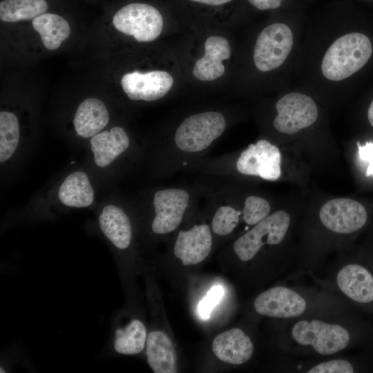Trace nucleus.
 Masks as SVG:
<instances>
[{"instance_id": "obj_8", "label": "nucleus", "mask_w": 373, "mask_h": 373, "mask_svg": "<svg viewBox=\"0 0 373 373\" xmlns=\"http://www.w3.org/2000/svg\"><path fill=\"white\" fill-rule=\"evenodd\" d=\"M291 224V216L285 211L271 213L234 241L233 252L240 262L248 263L264 245L284 243Z\"/></svg>"}, {"instance_id": "obj_28", "label": "nucleus", "mask_w": 373, "mask_h": 373, "mask_svg": "<svg viewBox=\"0 0 373 373\" xmlns=\"http://www.w3.org/2000/svg\"><path fill=\"white\" fill-rule=\"evenodd\" d=\"M271 207L268 200L260 196L251 195L245 198L242 208V221L253 227L271 213Z\"/></svg>"}, {"instance_id": "obj_29", "label": "nucleus", "mask_w": 373, "mask_h": 373, "mask_svg": "<svg viewBox=\"0 0 373 373\" xmlns=\"http://www.w3.org/2000/svg\"><path fill=\"white\" fill-rule=\"evenodd\" d=\"M224 294L221 286L212 287L207 295L200 302L198 305V313L200 316L207 319L213 307L219 303Z\"/></svg>"}, {"instance_id": "obj_14", "label": "nucleus", "mask_w": 373, "mask_h": 373, "mask_svg": "<svg viewBox=\"0 0 373 373\" xmlns=\"http://www.w3.org/2000/svg\"><path fill=\"white\" fill-rule=\"evenodd\" d=\"M173 79L163 70L146 73L137 70L124 74L121 86L128 97L134 101H155L164 97L171 90Z\"/></svg>"}, {"instance_id": "obj_6", "label": "nucleus", "mask_w": 373, "mask_h": 373, "mask_svg": "<svg viewBox=\"0 0 373 373\" xmlns=\"http://www.w3.org/2000/svg\"><path fill=\"white\" fill-rule=\"evenodd\" d=\"M372 46L360 32L338 37L325 52L321 63L323 76L331 81L343 80L362 68L371 57Z\"/></svg>"}, {"instance_id": "obj_21", "label": "nucleus", "mask_w": 373, "mask_h": 373, "mask_svg": "<svg viewBox=\"0 0 373 373\" xmlns=\"http://www.w3.org/2000/svg\"><path fill=\"white\" fill-rule=\"evenodd\" d=\"M108 121V111L104 102L99 99L90 97L79 104L73 124L79 136L90 137L99 133Z\"/></svg>"}, {"instance_id": "obj_13", "label": "nucleus", "mask_w": 373, "mask_h": 373, "mask_svg": "<svg viewBox=\"0 0 373 373\" xmlns=\"http://www.w3.org/2000/svg\"><path fill=\"white\" fill-rule=\"evenodd\" d=\"M278 115L273 124L276 130L285 134H294L313 124L318 117L314 101L300 93H289L276 104Z\"/></svg>"}, {"instance_id": "obj_15", "label": "nucleus", "mask_w": 373, "mask_h": 373, "mask_svg": "<svg viewBox=\"0 0 373 373\" xmlns=\"http://www.w3.org/2000/svg\"><path fill=\"white\" fill-rule=\"evenodd\" d=\"M211 226L195 224L188 229L180 230L173 245L174 256L183 265H193L205 260L213 246Z\"/></svg>"}, {"instance_id": "obj_7", "label": "nucleus", "mask_w": 373, "mask_h": 373, "mask_svg": "<svg viewBox=\"0 0 373 373\" xmlns=\"http://www.w3.org/2000/svg\"><path fill=\"white\" fill-rule=\"evenodd\" d=\"M205 191L187 186H169L157 190L152 199L154 216L151 231L157 235L175 231L186 213L198 204Z\"/></svg>"}, {"instance_id": "obj_34", "label": "nucleus", "mask_w": 373, "mask_h": 373, "mask_svg": "<svg viewBox=\"0 0 373 373\" xmlns=\"http://www.w3.org/2000/svg\"><path fill=\"white\" fill-rule=\"evenodd\" d=\"M361 256L373 266V254H363Z\"/></svg>"}, {"instance_id": "obj_4", "label": "nucleus", "mask_w": 373, "mask_h": 373, "mask_svg": "<svg viewBox=\"0 0 373 373\" xmlns=\"http://www.w3.org/2000/svg\"><path fill=\"white\" fill-rule=\"evenodd\" d=\"M314 283L359 312L373 315V266L361 255L329 264Z\"/></svg>"}, {"instance_id": "obj_11", "label": "nucleus", "mask_w": 373, "mask_h": 373, "mask_svg": "<svg viewBox=\"0 0 373 373\" xmlns=\"http://www.w3.org/2000/svg\"><path fill=\"white\" fill-rule=\"evenodd\" d=\"M293 46V34L285 23H272L258 35L254 50V62L258 70L268 72L280 67Z\"/></svg>"}, {"instance_id": "obj_25", "label": "nucleus", "mask_w": 373, "mask_h": 373, "mask_svg": "<svg viewBox=\"0 0 373 373\" xmlns=\"http://www.w3.org/2000/svg\"><path fill=\"white\" fill-rule=\"evenodd\" d=\"M147 336L144 324L138 319H133L124 327L115 331L114 350L120 354H139L146 346Z\"/></svg>"}, {"instance_id": "obj_27", "label": "nucleus", "mask_w": 373, "mask_h": 373, "mask_svg": "<svg viewBox=\"0 0 373 373\" xmlns=\"http://www.w3.org/2000/svg\"><path fill=\"white\" fill-rule=\"evenodd\" d=\"M19 142V126L17 116L9 111L0 113V162L10 159Z\"/></svg>"}, {"instance_id": "obj_32", "label": "nucleus", "mask_w": 373, "mask_h": 373, "mask_svg": "<svg viewBox=\"0 0 373 373\" xmlns=\"http://www.w3.org/2000/svg\"><path fill=\"white\" fill-rule=\"evenodd\" d=\"M192 1L198 2L210 6H220L228 2H230L232 0H191Z\"/></svg>"}, {"instance_id": "obj_19", "label": "nucleus", "mask_w": 373, "mask_h": 373, "mask_svg": "<svg viewBox=\"0 0 373 373\" xmlns=\"http://www.w3.org/2000/svg\"><path fill=\"white\" fill-rule=\"evenodd\" d=\"M101 231L117 249H128L132 240V227L130 218L120 207L108 204L105 206L99 217Z\"/></svg>"}, {"instance_id": "obj_12", "label": "nucleus", "mask_w": 373, "mask_h": 373, "mask_svg": "<svg viewBox=\"0 0 373 373\" xmlns=\"http://www.w3.org/2000/svg\"><path fill=\"white\" fill-rule=\"evenodd\" d=\"M283 369L285 372L300 373H355L372 370L373 363L367 356L345 354L321 357H293L285 356Z\"/></svg>"}, {"instance_id": "obj_18", "label": "nucleus", "mask_w": 373, "mask_h": 373, "mask_svg": "<svg viewBox=\"0 0 373 373\" xmlns=\"http://www.w3.org/2000/svg\"><path fill=\"white\" fill-rule=\"evenodd\" d=\"M91 150L97 166L106 167L130 146V138L126 131L120 126H115L109 131L98 133L91 137Z\"/></svg>"}, {"instance_id": "obj_2", "label": "nucleus", "mask_w": 373, "mask_h": 373, "mask_svg": "<svg viewBox=\"0 0 373 373\" xmlns=\"http://www.w3.org/2000/svg\"><path fill=\"white\" fill-rule=\"evenodd\" d=\"M226 126L224 115L218 111H204L186 117L164 147L169 173L188 169L202 159L224 133Z\"/></svg>"}, {"instance_id": "obj_1", "label": "nucleus", "mask_w": 373, "mask_h": 373, "mask_svg": "<svg viewBox=\"0 0 373 373\" xmlns=\"http://www.w3.org/2000/svg\"><path fill=\"white\" fill-rule=\"evenodd\" d=\"M347 303L287 320H276V343L285 355L321 357L373 345V324Z\"/></svg>"}, {"instance_id": "obj_33", "label": "nucleus", "mask_w": 373, "mask_h": 373, "mask_svg": "<svg viewBox=\"0 0 373 373\" xmlns=\"http://www.w3.org/2000/svg\"><path fill=\"white\" fill-rule=\"evenodd\" d=\"M367 117L370 124L373 126V100L368 108Z\"/></svg>"}, {"instance_id": "obj_16", "label": "nucleus", "mask_w": 373, "mask_h": 373, "mask_svg": "<svg viewBox=\"0 0 373 373\" xmlns=\"http://www.w3.org/2000/svg\"><path fill=\"white\" fill-rule=\"evenodd\" d=\"M212 351L219 360L238 365L247 363L252 357L254 345L242 329L233 327L215 337Z\"/></svg>"}, {"instance_id": "obj_23", "label": "nucleus", "mask_w": 373, "mask_h": 373, "mask_svg": "<svg viewBox=\"0 0 373 373\" xmlns=\"http://www.w3.org/2000/svg\"><path fill=\"white\" fill-rule=\"evenodd\" d=\"M210 202L213 206L210 225L212 232L218 236L229 235L242 220V209L228 200L224 190L211 195Z\"/></svg>"}, {"instance_id": "obj_22", "label": "nucleus", "mask_w": 373, "mask_h": 373, "mask_svg": "<svg viewBox=\"0 0 373 373\" xmlns=\"http://www.w3.org/2000/svg\"><path fill=\"white\" fill-rule=\"evenodd\" d=\"M58 198L68 207H89L93 202L94 191L88 175L79 171L68 175L59 189Z\"/></svg>"}, {"instance_id": "obj_24", "label": "nucleus", "mask_w": 373, "mask_h": 373, "mask_svg": "<svg viewBox=\"0 0 373 373\" xmlns=\"http://www.w3.org/2000/svg\"><path fill=\"white\" fill-rule=\"evenodd\" d=\"M32 24L40 35L43 45L50 50L58 48L70 32L68 21L56 14L44 13L34 19Z\"/></svg>"}, {"instance_id": "obj_30", "label": "nucleus", "mask_w": 373, "mask_h": 373, "mask_svg": "<svg viewBox=\"0 0 373 373\" xmlns=\"http://www.w3.org/2000/svg\"><path fill=\"white\" fill-rule=\"evenodd\" d=\"M358 146V155L361 160L369 162L366 175L373 176V143L367 142L365 146Z\"/></svg>"}, {"instance_id": "obj_9", "label": "nucleus", "mask_w": 373, "mask_h": 373, "mask_svg": "<svg viewBox=\"0 0 373 373\" xmlns=\"http://www.w3.org/2000/svg\"><path fill=\"white\" fill-rule=\"evenodd\" d=\"M320 224L332 235L350 236L362 229L368 220L365 208L358 202L345 198L325 202L318 213Z\"/></svg>"}, {"instance_id": "obj_26", "label": "nucleus", "mask_w": 373, "mask_h": 373, "mask_svg": "<svg viewBox=\"0 0 373 373\" xmlns=\"http://www.w3.org/2000/svg\"><path fill=\"white\" fill-rule=\"evenodd\" d=\"M48 8L46 0H3L0 3V19L10 23L33 20Z\"/></svg>"}, {"instance_id": "obj_17", "label": "nucleus", "mask_w": 373, "mask_h": 373, "mask_svg": "<svg viewBox=\"0 0 373 373\" xmlns=\"http://www.w3.org/2000/svg\"><path fill=\"white\" fill-rule=\"evenodd\" d=\"M204 46V55L195 61L192 73L199 80H215L224 73L222 61L230 58V44L223 37L210 36Z\"/></svg>"}, {"instance_id": "obj_3", "label": "nucleus", "mask_w": 373, "mask_h": 373, "mask_svg": "<svg viewBox=\"0 0 373 373\" xmlns=\"http://www.w3.org/2000/svg\"><path fill=\"white\" fill-rule=\"evenodd\" d=\"M346 303L315 284L289 285L285 283L260 293L254 299L256 313L276 320L296 318L309 313Z\"/></svg>"}, {"instance_id": "obj_10", "label": "nucleus", "mask_w": 373, "mask_h": 373, "mask_svg": "<svg viewBox=\"0 0 373 373\" xmlns=\"http://www.w3.org/2000/svg\"><path fill=\"white\" fill-rule=\"evenodd\" d=\"M113 24L119 32L133 36L139 42L156 39L163 28V17L153 6L142 3H129L113 17Z\"/></svg>"}, {"instance_id": "obj_31", "label": "nucleus", "mask_w": 373, "mask_h": 373, "mask_svg": "<svg viewBox=\"0 0 373 373\" xmlns=\"http://www.w3.org/2000/svg\"><path fill=\"white\" fill-rule=\"evenodd\" d=\"M251 5L261 10L278 8L283 0H247Z\"/></svg>"}, {"instance_id": "obj_5", "label": "nucleus", "mask_w": 373, "mask_h": 373, "mask_svg": "<svg viewBox=\"0 0 373 373\" xmlns=\"http://www.w3.org/2000/svg\"><path fill=\"white\" fill-rule=\"evenodd\" d=\"M188 169L224 176L235 171L242 175L276 181L281 175V153L278 146L269 141L259 140L250 144L235 159L226 155L213 159H201Z\"/></svg>"}, {"instance_id": "obj_20", "label": "nucleus", "mask_w": 373, "mask_h": 373, "mask_svg": "<svg viewBox=\"0 0 373 373\" xmlns=\"http://www.w3.org/2000/svg\"><path fill=\"white\" fill-rule=\"evenodd\" d=\"M146 347L147 361L153 372H177L174 347L165 332H151L147 336Z\"/></svg>"}]
</instances>
